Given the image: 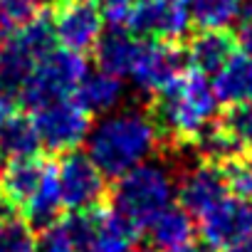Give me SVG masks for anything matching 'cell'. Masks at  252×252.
Instances as JSON below:
<instances>
[{"mask_svg":"<svg viewBox=\"0 0 252 252\" xmlns=\"http://www.w3.org/2000/svg\"><path fill=\"white\" fill-rule=\"evenodd\" d=\"M247 0H188L190 18L200 30H225L242 15Z\"/></svg>","mask_w":252,"mask_h":252,"instance_id":"44dd1931","label":"cell"},{"mask_svg":"<svg viewBox=\"0 0 252 252\" xmlns=\"http://www.w3.org/2000/svg\"><path fill=\"white\" fill-rule=\"evenodd\" d=\"M57 181L64 210L69 213H89L101 208L106 198V176L94 166L87 154L72 151L64 154L57 163Z\"/></svg>","mask_w":252,"mask_h":252,"instance_id":"8992f818","label":"cell"},{"mask_svg":"<svg viewBox=\"0 0 252 252\" xmlns=\"http://www.w3.org/2000/svg\"><path fill=\"white\" fill-rule=\"evenodd\" d=\"M141 232L114 210L96 208L92 215V230L82 252H131Z\"/></svg>","mask_w":252,"mask_h":252,"instance_id":"4fadbf2b","label":"cell"},{"mask_svg":"<svg viewBox=\"0 0 252 252\" xmlns=\"http://www.w3.org/2000/svg\"><path fill=\"white\" fill-rule=\"evenodd\" d=\"M235 37H237L240 50H242L247 57H252V15L242 18V25H240V30H237Z\"/></svg>","mask_w":252,"mask_h":252,"instance_id":"83f0119b","label":"cell"},{"mask_svg":"<svg viewBox=\"0 0 252 252\" xmlns=\"http://www.w3.org/2000/svg\"><path fill=\"white\" fill-rule=\"evenodd\" d=\"M173 195L176 178L163 161H144L116 178L109 190L111 210L129 220L139 232L149 230V225L171 205Z\"/></svg>","mask_w":252,"mask_h":252,"instance_id":"3957f363","label":"cell"},{"mask_svg":"<svg viewBox=\"0 0 252 252\" xmlns=\"http://www.w3.org/2000/svg\"><path fill=\"white\" fill-rule=\"evenodd\" d=\"M52 25L57 42L79 55L94 50L104 32V18L94 0H60L52 10Z\"/></svg>","mask_w":252,"mask_h":252,"instance_id":"9c48e42d","label":"cell"},{"mask_svg":"<svg viewBox=\"0 0 252 252\" xmlns=\"http://www.w3.org/2000/svg\"><path fill=\"white\" fill-rule=\"evenodd\" d=\"M3 158H5V156H3V151H0V171H3Z\"/></svg>","mask_w":252,"mask_h":252,"instance_id":"836d02e7","label":"cell"},{"mask_svg":"<svg viewBox=\"0 0 252 252\" xmlns=\"http://www.w3.org/2000/svg\"><path fill=\"white\" fill-rule=\"evenodd\" d=\"M13 114V99H8V96H3L0 94V126L5 124V119Z\"/></svg>","mask_w":252,"mask_h":252,"instance_id":"f546056e","label":"cell"},{"mask_svg":"<svg viewBox=\"0 0 252 252\" xmlns=\"http://www.w3.org/2000/svg\"><path fill=\"white\" fill-rule=\"evenodd\" d=\"M35 232L25 218H10L0 225V252H35Z\"/></svg>","mask_w":252,"mask_h":252,"instance_id":"d4e9b609","label":"cell"},{"mask_svg":"<svg viewBox=\"0 0 252 252\" xmlns=\"http://www.w3.org/2000/svg\"><path fill=\"white\" fill-rule=\"evenodd\" d=\"M186 64H188V57L178 42L144 40L139 60L129 77L134 79L139 92L156 96L186 74Z\"/></svg>","mask_w":252,"mask_h":252,"instance_id":"ba28073f","label":"cell"},{"mask_svg":"<svg viewBox=\"0 0 252 252\" xmlns=\"http://www.w3.org/2000/svg\"><path fill=\"white\" fill-rule=\"evenodd\" d=\"M131 252H158L154 245H139V247H134Z\"/></svg>","mask_w":252,"mask_h":252,"instance_id":"1f68e13d","label":"cell"},{"mask_svg":"<svg viewBox=\"0 0 252 252\" xmlns=\"http://www.w3.org/2000/svg\"><path fill=\"white\" fill-rule=\"evenodd\" d=\"M176 195H178L181 208H186L193 218L200 220L205 213H210L215 205H220L230 195L222 166L208 163V161L193 163L178 176Z\"/></svg>","mask_w":252,"mask_h":252,"instance_id":"30bf717a","label":"cell"},{"mask_svg":"<svg viewBox=\"0 0 252 252\" xmlns=\"http://www.w3.org/2000/svg\"><path fill=\"white\" fill-rule=\"evenodd\" d=\"M87 156L106 178H121L131 168L149 161L161 146V131L151 114L121 109L104 114L87 136Z\"/></svg>","mask_w":252,"mask_h":252,"instance_id":"6da1fadb","label":"cell"},{"mask_svg":"<svg viewBox=\"0 0 252 252\" xmlns=\"http://www.w3.org/2000/svg\"><path fill=\"white\" fill-rule=\"evenodd\" d=\"M96 8L101 10L104 23L109 25H126L131 10H134V0H94Z\"/></svg>","mask_w":252,"mask_h":252,"instance_id":"4316f807","label":"cell"},{"mask_svg":"<svg viewBox=\"0 0 252 252\" xmlns=\"http://www.w3.org/2000/svg\"><path fill=\"white\" fill-rule=\"evenodd\" d=\"M92 114L72 96L55 99L32 111V124L37 129L40 144L50 154H72L87 141L92 131Z\"/></svg>","mask_w":252,"mask_h":252,"instance_id":"5b68a950","label":"cell"},{"mask_svg":"<svg viewBox=\"0 0 252 252\" xmlns=\"http://www.w3.org/2000/svg\"><path fill=\"white\" fill-rule=\"evenodd\" d=\"M47 166L50 163L40 161L37 156L8 161V166H3V171H0V195L15 210H23L25 203L37 190V186L42 183Z\"/></svg>","mask_w":252,"mask_h":252,"instance_id":"9a60e30c","label":"cell"},{"mask_svg":"<svg viewBox=\"0 0 252 252\" xmlns=\"http://www.w3.org/2000/svg\"><path fill=\"white\" fill-rule=\"evenodd\" d=\"M237 52V37L227 30H200L188 40L186 57L195 72L215 74Z\"/></svg>","mask_w":252,"mask_h":252,"instance_id":"5bb4252c","label":"cell"},{"mask_svg":"<svg viewBox=\"0 0 252 252\" xmlns=\"http://www.w3.org/2000/svg\"><path fill=\"white\" fill-rule=\"evenodd\" d=\"M193 25L188 0H139L126 28L141 40L181 42Z\"/></svg>","mask_w":252,"mask_h":252,"instance_id":"52a82bcc","label":"cell"},{"mask_svg":"<svg viewBox=\"0 0 252 252\" xmlns=\"http://www.w3.org/2000/svg\"><path fill=\"white\" fill-rule=\"evenodd\" d=\"M35 252H79L69 227L64 220H57L55 225L40 230L35 240Z\"/></svg>","mask_w":252,"mask_h":252,"instance_id":"484cf974","label":"cell"},{"mask_svg":"<svg viewBox=\"0 0 252 252\" xmlns=\"http://www.w3.org/2000/svg\"><path fill=\"white\" fill-rule=\"evenodd\" d=\"M198 227L203 245L222 252L232 242L252 235V203L227 195L220 205H215L198 220Z\"/></svg>","mask_w":252,"mask_h":252,"instance_id":"8fae6325","label":"cell"},{"mask_svg":"<svg viewBox=\"0 0 252 252\" xmlns=\"http://www.w3.org/2000/svg\"><path fill=\"white\" fill-rule=\"evenodd\" d=\"M213 92L220 104H242L252 101V57L235 52L230 62L213 74Z\"/></svg>","mask_w":252,"mask_h":252,"instance_id":"ac0fdd59","label":"cell"},{"mask_svg":"<svg viewBox=\"0 0 252 252\" xmlns=\"http://www.w3.org/2000/svg\"><path fill=\"white\" fill-rule=\"evenodd\" d=\"M87 72H89L87 60L79 52H72V50H64V47L52 50L32 69V74H30V79H28L23 94H20V101L35 111V109H40V106H45L55 99L72 96Z\"/></svg>","mask_w":252,"mask_h":252,"instance_id":"277c9868","label":"cell"},{"mask_svg":"<svg viewBox=\"0 0 252 252\" xmlns=\"http://www.w3.org/2000/svg\"><path fill=\"white\" fill-rule=\"evenodd\" d=\"M247 15H252V0H247L245 8H242V18H247Z\"/></svg>","mask_w":252,"mask_h":252,"instance_id":"d6a6232c","label":"cell"},{"mask_svg":"<svg viewBox=\"0 0 252 252\" xmlns=\"http://www.w3.org/2000/svg\"><path fill=\"white\" fill-rule=\"evenodd\" d=\"M62 210H64V203H62V193H60L57 166H47L42 183L37 186V190L32 193V198L25 203V208L20 213L32 230H45V227L55 225L57 220H62L60 218Z\"/></svg>","mask_w":252,"mask_h":252,"instance_id":"e0dca14e","label":"cell"},{"mask_svg":"<svg viewBox=\"0 0 252 252\" xmlns=\"http://www.w3.org/2000/svg\"><path fill=\"white\" fill-rule=\"evenodd\" d=\"M222 171H225L230 195L252 203V151L237 154L222 166Z\"/></svg>","mask_w":252,"mask_h":252,"instance_id":"cb8c5ba5","label":"cell"},{"mask_svg":"<svg viewBox=\"0 0 252 252\" xmlns=\"http://www.w3.org/2000/svg\"><path fill=\"white\" fill-rule=\"evenodd\" d=\"M168 252H210V247L198 245V242H186V245H181L176 250H168Z\"/></svg>","mask_w":252,"mask_h":252,"instance_id":"4dcf8cb0","label":"cell"},{"mask_svg":"<svg viewBox=\"0 0 252 252\" xmlns=\"http://www.w3.org/2000/svg\"><path fill=\"white\" fill-rule=\"evenodd\" d=\"M126 94V87L121 82V77L104 72V69H94L87 72L84 79L79 82L74 99L89 111V114H111L116 111V106L121 104Z\"/></svg>","mask_w":252,"mask_h":252,"instance_id":"2e32d148","label":"cell"},{"mask_svg":"<svg viewBox=\"0 0 252 252\" xmlns=\"http://www.w3.org/2000/svg\"><path fill=\"white\" fill-rule=\"evenodd\" d=\"M222 252H252V235H247V237H242V240L232 242V245H230V247H225Z\"/></svg>","mask_w":252,"mask_h":252,"instance_id":"f1b7e54d","label":"cell"},{"mask_svg":"<svg viewBox=\"0 0 252 252\" xmlns=\"http://www.w3.org/2000/svg\"><path fill=\"white\" fill-rule=\"evenodd\" d=\"M47 0H0V37L30 23Z\"/></svg>","mask_w":252,"mask_h":252,"instance_id":"603a6c76","label":"cell"},{"mask_svg":"<svg viewBox=\"0 0 252 252\" xmlns=\"http://www.w3.org/2000/svg\"><path fill=\"white\" fill-rule=\"evenodd\" d=\"M149 237H151V245L156 250H176L186 242H193V232H195V225H193V215L181 208V205H168L151 225H149Z\"/></svg>","mask_w":252,"mask_h":252,"instance_id":"d6986e66","label":"cell"},{"mask_svg":"<svg viewBox=\"0 0 252 252\" xmlns=\"http://www.w3.org/2000/svg\"><path fill=\"white\" fill-rule=\"evenodd\" d=\"M144 40H139L129 28H121V25H111L106 32H101L96 47H94V57L99 69L111 72L116 77H129L139 52H141Z\"/></svg>","mask_w":252,"mask_h":252,"instance_id":"7c38bea8","label":"cell"},{"mask_svg":"<svg viewBox=\"0 0 252 252\" xmlns=\"http://www.w3.org/2000/svg\"><path fill=\"white\" fill-rule=\"evenodd\" d=\"M220 126L240 151H252V101L232 104L220 119Z\"/></svg>","mask_w":252,"mask_h":252,"instance_id":"7402d4cb","label":"cell"},{"mask_svg":"<svg viewBox=\"0 0 252 252\" xmlns=\"http://www.w3.org/2000/svg\"><path fill=\"white\" fill-rule=\"evenodd\" d=\"M218 96L213 82L203 72H186L176 84L154 96L151 116L161 131V139L173 144H190L218 114Z\"/></svg>","mask_w":252,"mask_h":252,"instance_id":"7a4b0ae2","label":"cell"},{"mask_svg":"<svg viewBox=\"0 0 252 252\" xmlns=\"http://www.w3.org/2000/svg\"><path fill=\"white\" fill-rule=\"evenodd\" d=\"M42 149L37 129L32 124V116L23 114H10L5 124L0 126V151L8 161L13 158H32Z\"/></svg>","mask_w":252,"mask_h":252,"instance_id":"ffe728a7","label":"cell"}]
</instances>
